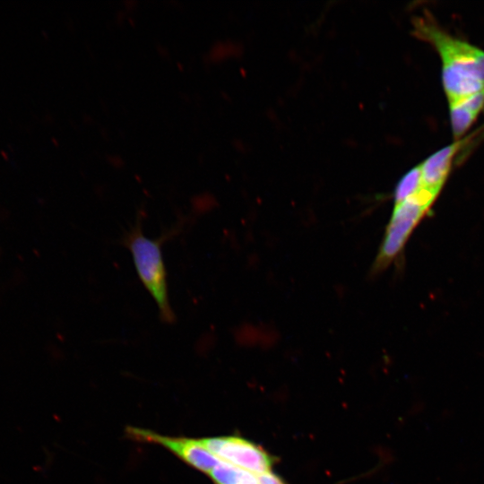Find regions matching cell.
I'll use <instances>...</instances> for the list:
<instances>
[{"mask_svg":"<svg viewBox=\"0 0 484 484\" xmlns=\"http://www.w3.org/2000/svg\"><path fill=\"white\" fill-rule=\"evenodd\" d=\"M413 35L429 44L441 60L447 101L484 90V50L450 34L426 11L413 21Z\"/></svg>","mask_w":484,"mask_h":484,"instance_id":"1","label":"cell"},{"mask_svg":"<svg viewBox=\"0 0 484 484\" xmlns=\"http://www.w3.org/2000/svg\"><path fill=\"white\" fill-rule=\"evenodd\" d=\"M173 228L158 238L144 236L141 217L121 238V244L131 253L137 275L149 294L154 299L160 320L166 324H173L176 315L170 306L167 272L162 256L163 243L177 233Z\"/></svg>","mask_w":484,"mask_h":484,"instance_id":"2","label":"cell"},{"mask_svg":"<svg viewBox=\"0 0 484 484\" xmlns=\"http://www.w3.org/2000/svg\"><path fill=\"white\" fill-rule=\"evenodd\" d=\"M438 195L422 187L415 195L394 204L374 264L376 272L386 268L402 251L413 229L427 214Z\"/></svg>","mask_w":484,"mask_h":484,"instance_id":"3","label":"cell"},{"mask_svg":"<svg viewBox=\"0 0 484 484\" xmlns=\"http://www.w3.org/2000/svg\"><path fill=\"white\" fill-rule=\"evenodd\" d=\"M203 445L218 459L256 475L270 471L272 458L261 446L245 438L227 436L201 438Z\"/></svg>","mask_w":484,"mask_h":484,"instance_id":"4","label":"cell"},{"mask_svg":"<svg viewBox=\"0 0 484 484\" xmlns=\"http://www.w3.org/2000/svg\"><path fill=\"white\" fill-rule=\"evenodd\" d=\"M127 436L134 440L160 445L191 467L209 474L220 462L201 442V439L163 436L140 428H128Z\"/></svg>","mask_w":484,"mask_h":484,"instance_id":"5","label":"cell"},{"mask_svg":"<svg viewBox=\"0 0 484 484\" xmlns=\"http://www.w3.org/2000/svg\"><path fill=\"white\" fill-rule=\"evenodd\" d=\"M469 137L454 141L452 143L439 149L420 164L423 186L436 194H440L448 179L456 155L466 146Z\"/></svg>","mask_w":484,"mask_h":484,"instance_id":"6","label":"cell"},{"mask_svg":"<svg viewBox=\"0 0 484 484\" xmlns=\"http://www.w3.org/2000/svg\"><path fill=\"white\" fill-rule=\"evenodd\" d=\"M209 475L215 484H259L256 474L223 461Z\"/></svg>","mask_w":484,"mask_h":484,"instance_id":"7","label":"cell"},{"mask_svg":"<svg viewBox=\"0 0 484 484\" xmlns=\"http://www.w3.org/2000/svg\"><path fill=\"white\" fill-rule=\"evenodd\" d=\"M449 119L454 141L464 138V134L477 120L479 114L461 101L448 102Z\"/></svg>","mask_w":484,"mask_h":484,"instance_id":"8","label":"cell"},{"mask_svg":"<svg viewBox=\"0 0 484 484\" xmlns=\"http://www.w3.org/2000/svg\"><path fill=\"white\" fill-rule=\"evenodd\" d=\"M423 187L419 165L406 172L398 181L394 190V204L418 194Z\"/></svg>","mask_w":484,"mask_h":484,"instance_id":"9","label":"cell"},{"mask_svg":"<svg viewBox=\"0 0 484 484\" xmlns=\"http://www.w3.org/2000/svg\"><path fill=\"white\" fill-rule=\"evenodd\" d=\"M257 476L259 484H286L281 477L271 471Z\"/></svg>","mask_w":484,"mask_h":484,"instance_id":"10","label":"cell"},{"mask_svg":"<svg viewBox=\"0 0 484 484\" xmlns=\"http://www.w3.org/2000/svg\"><path fill=\"white\" fill-rule=\"evenodd\" d=\"M475 138H479L480 141L484 139V126L480 128L476 134L470 135V141H473Z\"/></svg>","mask_w":484,"mask_h":484,"instance_id":"11","label":"cell"}]
</instances>
